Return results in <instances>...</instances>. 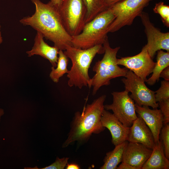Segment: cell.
<instances>
[{"label": "cell", "instance_id": "7402d4cb", "mask_svg": "<svg viewBox=\"0 0 169 169\" xmlns=\"http://www.w3.org/2000/svg\"><path fill=\"white\" fill-rule=\"evenodd\" d=\"M153 12L159 14L161 16V21L164 25L169 27V6L166 5L163 2H160L155 4L153 8Z\"/></svg>", "mask_w": 169, "mask_h": 169}, {"label": "cell", "instance_id": "e0dca14e", "mask_svg": "<svg viewBox=\"0 0 169 169\" xmlns=\"http://www.w3.org/2000/svg\"><path fill=\"white\" fill-rule=\"evenodd\" d=\"M169 161L166 156L162 144L159 140L141 169H169Z\"/></svg>", "mask_w": 169, "mask_h": 169}, {"label": "cell", "instance_id": "4fadbf2b", "mask_svg": "<svg viewBox=\"0 0 169 169\" xmlns=\"http://www.w3.org/2000/svg\"><path fill=\"white\" fill-rule=\"evenodd\" d=\"M102 125L110 131L111 142L115 146L127 141L129 127L124 125L114 115L104 109L101 117Z\"/></svg>", "mask_w": 169, "mask_h": 169}, {"label": "cell", "instance_id": "4316f807", "mask_svg": "<svg viewBox=\"0 0 169 169\" xmlns=\"http://www.w3.org/2000/svg\"><path fill=\"white\" fill-rule=\"evenodd\" d=\"M124 0H103L104 5L107 9L110 8L115 4Z\"/></svg>", "mask_w": 169, "mask_h": 169}, {"label": "cell", "instance_id": "f1b7e54d", "mask_svg": "<svg viewBox=\"0 0 169 169\" xmlns=\"http://www.w3.org/2000/svg\"><path fill=\"white\" fill-rule=\"evenodd\" d=\"M63 0H50L48 3L58 10Z\"/></svg>", "mask_w": 169, "mask_h": 169}, {"label": "cell", "instance_id": "83f0119b", "mask_svg": "<svg viewBox=\"0 0 169 169\" xmlns=\"http://www.w3.org/2000/svg\"><path fill=\"white\" fill-rule=\"evenodd\" d=\"M160 77L164 80L169 81V66L164 69L161 72Z\"/></svg>", "mask_w": 169, "mask_h": 169}, {"label": "cell", "instance_id": "9a60e30c", "mask_svg": "<svg viewBox=\"0 0 169 169\" xmlns=\"http://www.w3.org/2000/svg\"><path fill=\"white\" fill-rule=\"evenodd\" d=\"M137 116L129 127L127 141L130 142L141 143L152 150L155 143L152 132L141 118Z\"/></svg>", "mask_w": 169, "mask_h": 169}, {"label": "cell", "instance_id": "44dd1931", "mask_svg": "<svg viewBox=\"0 0 169 169\" xmlns=\"http://www.w3.org/2000/svg\"><path fill=\"white\" fill-rule=\"evenodd\" d=\"M85 7L86 13L85 23L90 21L102 12L108 9L103 0H82Z\"/></svg>", "mask_w": 169, "mask_h": 169}, {"label": "cell", "instance_id": "cb8c5ba5", "mask_svg": "<svg viewBox=\"0 0 169 169\" xmlns=\"http://www.w3.org/2000/svg\"><path fill=\"white\" fill-rule=\"evenodd\" d=\"M166 157L169 158V125L164 124L159 135Z\"/></svg>", "mask_w": 169, "mask_h": 169}, {"label": "cell", "instance_id": "603a6c76", "mask_svg": "<svg viewBox=\"0 0 169 169\" xmlns=\"http://www.w3.org/2000/svg\"><path fill=\"white\" fill-rule=\"evenodd\" d=\"M155 98L157 103L169 99V81H161L160 87L155 91Z\"/></svg>", "mask_w": 169, "mask_h": 169}, {"label": "cell", "instance_id": "836d02e7", "mask_svg": "<svg viewBox=\"0 0 169 169\" xmlns=\"http://www.w3.org/2000/svg\"><path fill=\"white\" fill-rule=\"evenodd\" d=\"M0 30H1V25L0 24Z\"/></svg>", "mask_w": 169, "mask_h": 169}, {"label": "cell", "instance_id": "2e32d148", "mask_svg": "<svg viewBox=\"0 0 169 169\" xmlns=\"http://www.w3.org/2000/svg\"><path fill=\"white\" fill-rule=\"evenodd\" d=\"M44 37L40 33L37 32L32 49L26 52L28 57L38 55L48 59L52 66L56 67L58 61L59 49L56 47L51 46L45 42Z\"/></svg>", "mask_w": 169, "mask_h": 169}, {"label": "cell", "instance_id": "3957f363", "mask_svg": "<svg viewBox=\"0 0 169 169\" xmlns=\"http://www.w3.org/2000/svg\"><path fill=\"white\" fill-rule=\"evenodd\" d=\"M64 52L72 63V66L67 75L68 86L79 89L84 86L89 88L91 78L89 69L96 55L104 53L103 45H96L86 49L69 46Z\"/></svg>", "mask_w": 169, "mask_h": 169}, {"label": "cell", "instance_id": "5bb4252c", "mask_svg": "<svg viewBox=\"0 0 169 169\" xmlns=\"http://www.w3.org/2000/svg\"><path fill=\"white\" fill-rule=\"evenodd\" d=\"M152 151V150L141 143L128 142L124 151L122 162L128 163L137 169H141Z\"/></svg>", "mask_w": 169, "mask_h": 169}, {"label": "cell", "instance_id": "484cf974", "mask_svg": "<svg viewBox=\"0 0 169 169\" xmlns=\"http://www.w3.org/2000/svg\"><path fill=\"white\" fill-rule=\"evenodd\" d=\"M164 117V124L168 123L169 122V99L158 102Z\"/></svg>", "mask_w": 169, "mask_h": 169}, {"label": "cell", "instance_id": "9c48e42d", "mask_svg": "<svg viewBox=\"0 0 169 169\" xmlns=\"http://www.w3.org/2000/svg\"><path fill=\"white\" fill-rule=\"evenodd\" d=\"M125 77L121 81L125 89L131 93L130 96L136 104L151 106L153 109L159 107L155 98V91L149 89L144 81L129 70Z\"/></svg>", "mask_w": 169, "mask_h": 169}, {"label": "cell", "instance_id": "52a82bcc", "mask_svg": "<svg viewBox=\"0 0 169 169\" xmlns=\"http://www.w3.org/2000/svg\"><path fill=\"white\" fill-rule=\"evenodd\" d=\"M152 0H124L113 5L110 8L115 18L109 28L108 33L114 32L125 26L131 25Z\"/></svg>", "mask_w": 169, "mask_h": 169}, {"label": "cell", "instance_id": "1f68e13d", "mask_svg": "<svg viewBox=\"0 0 169 169\" xmlns=\"http://www.w3.org/2000/svg\"><path fill=\"white\" fill-rule=\"evenodd\" d=\"M4 114V110L0 108V122L1 121V117L2 116H3Z\"/></svg>", "mask_w": 169, "mask_h": 169}, {"label": "cell", "instance_id": "f546056e", "mask_svg": "<svg viewBox=\"0 0 169 169\" xmlns=\"http://www.w3.org/2000/svg\"><path fill=\"white\" fill-rule=\"evenodd\" d=\"M117 169H137L135 167L125 162H122L117 166Z\"/></svg>", "mask_w": 169, "mask_h": 169}, {"label": "cell", "instance_id": "ba28073f", "mask_svg": "<svg viewBox=\"0 0 169 169\" xmlns=\"http://www.w3.org/2000/svg\"><path fill=\"white\" fill-rule=\"evenodd\" d=\"M126 90L121 92L111 93L113 102L104 105V109L111 110L113 114L125 126L130 127L138 117L134 100L129 95Z\"/></svg>", "mask_w": 169, "mask_h": 169}, {"label": "cell", "instance_id": "ac0fdd59", "mask_svg": "<svg viewBox=\"0 0 169 169\" xmlns=\"http://www.w3.org/2000/svg\"><path fill=\"white\" fill-rule=\"evenodd\" d=\"M128 143L126 141L115 146L112 151L107 152L103 160L104 164L100 169H116L119 163L122 161L125 148Z\"/></svg>", "mask_w": 169, "mask_h": 169}, {"label": "cell", "instance_id": "5b68a950", "mask_svg": "<svg viewBox=\"0 0 169 169\" xmlns=\"http://www.w3.org/2000/svg\"><path fill=\"white\" fill-rule=\"evenodd\" d=\"M104 54L102 59L96 62L93 68L95 74L91 78L89 88L93 87L92 94L95 95L102 86L110 84V80L120 77H125L129 70L120 68L117 63V54L120 48H112L108 38L103 44Z\"/></svg>", "mask_w": 169, "mask_h": 169}, {"label": "cell", "instance_id": "6da1fadb", "mask_svg": "<svg viewBox=\"0 0 169 169\" xmlns=\"http://www.w3.org/2000/svg\"><path fill=\"white\" fill-rule=\"evenodd\" d=\"M31 1L35 6L34 13L21 19L20 22L40 33L59 50L64 51L67 47L72 46V36L66 30L58 10L49 3H44L40 0Z\"/></svg>", "mask_w": 169, "mask_h": 169}, {"label": "cell", "instance_id": "4dcf8cb0", "mask_svg": "<svg viewBox=\"0 0 169 169\" xmlns=\"http://www.w3.org/2000/svg\"><path fill=\"white\" fill-rule=\"evenodd\" d=\"M65 169H79L80 167L79 165L75 163H67Z\"/></svg>", "mask_w": 169, "mask_h": 169}, {"label": "cell", "instance_id": "277c9868", "mask_svg": "<svg viewBox=\"0 0 169 169\" xmlns=\"http://www.w3.org/2000/svg\"><path fill=\"white\" fill-rule=\"evenodd\" d=\"M115 18L110 8L102 12L86 23L80 33L72 36V46L86 49L96 45H103L108 38V30Z\"/></svg>", "mask_w": 169, "mask_h": 169}, {"label": "cell", "instance_id": "ffe728a7", "mask_svg": "<svg viewBox=\"0 0 169 169\" xmlns=\"http://www.w3.org/2000/svg\"><path fill=\"white\" fill-rule=\"evenodd\" d=\"M69 58L64 51L59 50L56 68L51 67L49 77L54 83L59 82V79L65 74H67L69 70L67 69Z\"/></svg>", "mask_w": 169, "mask_h": 169}, {"label": "cell", "instance_id": "8992f818", "mask_svg": "<svg viewBox=\"0 0 169 169\" xmlns=\"http://www.w3.org/2000/svg\"><path fill=\"white\" fill-rule=\"evenodd\" d=\"M58 12L66 30L70 36L81 33L85 24L86 13L82 0H63Z\"/></svg>", "mask_w": 169, "mask_h": 169}, {"label": "cell", "instance_id": "8fae6325", "mask_svg": "<svg viewBox=\"0 0 169 169\" xmlns=\"http://www.w3.org/2000/svg\"><path fill=\"white\" fill-rule=\"evenodd\" d=\"M152 59L144 46L139 54L117 59V63L118 65L123 66L131 71L145 82L156 64Z\"/></svg>", "mask_w": 169, "mask_h": 169}, {"label": "cell", "instance_id": "30bf717a", "mask_svg": "<svg viewBox=\"0 0 169 169\" xmlns=\"http://www.w3.org/2000/svg\"><path fill=\"white\" fill-rule=\"evenodd\" d=\"M145 28L147 43L145 45L152 59L158 51L169 52V33L162 32L151 22L148 13L143 12L139 16Z\"/></svg>", "mask_w": 169, "mask_h": 169}, {"label": "cell", "instance_id": "7a4b0ae2", "mask_svg": "<svg viewBox=\"0 0 169 169\" xmlns=\"http://www.w3.org/2000/svg\"><path fill=\"white\" fill-rule=\"evenodd\" d=\"M106 96L103 95L90 104L85 105L82 111L76 112L71 123L68 137L62 147L65 148L76 141H88L92 134H98L105 129L102 125L101 117Z\"/></svg>", "mask_w": 169, "mask_h": 169}, {"label": "cell", "instance_id": "d6a6232c", "mask_svg": "<svg viewBox=\"0 0 169 169\" xmlns=\"http://www.w3.org/2000/svg\"><path fill=\"white\" fill-rule=\"evenodd\" d=\"M3 41V38L2 35L1 30H0V44L2 43Z\"/></svg>", "mask_w": 169, "mask_h": 169}, {"label": "cell", "instance_id": "d4e9b609", "mask_svg": "<svg viewBox=\"0 0 169 169\" xmlns=\"http://www.w3.org/2000/svg\"><path fill=\"white\" fill-rule=\"evenodd\" d=\"M69 157H64L59 158L57 157L55 161L50 165L43 168H38L37 166L33 168L25 167L24 169H64L68 163Z\"/></svg>", "mask_w": 169, "mask_h": 169}, {"label": "cell", "instance_id": "7c38bea8", "mask_svg": "<svg viewBox=\"0 0 169 169\" xmlns=\"http://www.w3.org/2000/svg\"><path fill=\"white\" fill-rule=\"evenodd\" d=\"M136 111L150 128L153 134L155 145L159 141V135L164 125L163 115L157 108L151 109L148 106H139L135 104Z\"/></svg>", "mask_w": 169, "mask_h": 169}, {"label": "cell", "instance_id": "d6986e66", "mask_svg": "<svg viewBox=\"0 0 169 169\" xmlns=\"http://www.w3.org/2000/svg\"><path fill=\"white\" fill-rule=\"evenodd\" d=\"M156 62L153 69L151 76L146 82L150 85H153L159 80L161 71L169 66V52L162 50L157 52Z\"/></svg>", "mask_w": 169, "mask_h": 169}]
</instances>
